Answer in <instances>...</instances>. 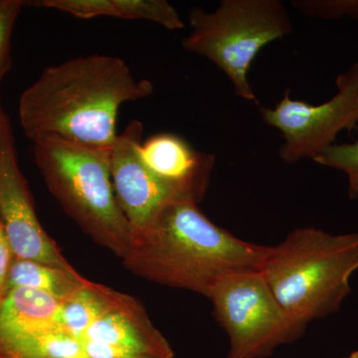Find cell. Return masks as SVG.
<instances>
[{
	"mask_svg": "<svg viewBox=\"0 0 358 358\" xmlns=\"http://www.w3.org/2000/svg\"><path fill=\"white\" fill-rule=\"evenodd\" d=\"M173 357L140 301L89 280L24 333L0 339V358Z\"/></svg>",
	"mask_w": 358,
	"mask_h": 358,
	"instance_id": "1",
	"label": "cell"
},
{
	"mask_svg": "<svg viewBox=\"0 0 358 358\" xmlns=\"http://www.w3.org/2000/svg\"><path fill=\"white\" fill-rule=\"evenodd\" d=\"M152 93V82L136 79L122 59L99 54L73 58L46 68L23 92L20 126L33 143L55 140L110 148L117 140L122 103Z\"/></svg>",
	"mask_w": 358,
	"mask_h": 358,
	"instance_id": "2",
	"label": "cell"
},
{
	"mask_svg": "<svg viewBox=\"0 0 358 358\" xmlns=\"http://www.w3.org/2000/svg\"><path fill=\"white\" fill-rule=\"evenodd\" d=\"M192 197L167 203L147 228L131 237L122 260L150 281L208 298L224 278L261 271L268 247L244 241L211 222Z\"/></svg>",
	"mask_w": 358,
	"mask_h": 358,
	"instance_id": "3",
	"label": "cell"
},
{
	"mask_svg": "<svg viewBox=\"0 0 358 358\" xmlns=\"http://www.w3.org/2000/svg\"><path fill=\"white\" fill-rule=\"evenodd\" d=\"M357 270L358 232L333 235L303 227L268 247L261 272L282 308L307 327L341 308Z\"/></svg>",
	"mask_w": 358,
	"mask_h": 358,
	"instance_id": "4",
	"label": "cell"
},
{
	"mask_svg": "<svg viewBox=\"0 0 358 358\" xmlns=\"http://www.w3.org/2000/svg\"><path fill=\"white\" fill-rule=\"evenodd\" d=\"M33 143L35 164L61 206L94 241L122 258L131 229L113 187L112 148L55 140Z\"/></svg>",
	"mask_w": 358,
	"mask_h": 358,
	"instance_id": "5",
	"label": "cell"
},
{
	"mask_svg": "<svg viewBox=\"0 0 358 358\" xmlns=\"http://www.w3.org/2000/svg\"><path fill=\"white\" fill-rule=\"evenodd\" d=\"M186 50L204 56L225 73L235 93L258 103L248 80L252 62L271 42L293 31L287 7L280 0H223L215 11L193 8Z\"/></svg>",
	"mask_w": 358,
	"mask_h": 358,
	"instance_id": "6",
	"label": "cell"
},
{
	"mask_svg": "<svg viewBox=\"0 0 358 358\" xmlns=\"http://www.w3.org/2000/svg\"><path fill=\"white\" fill-rule=\"evenodd\" d=\"M214 317L227 334V358H265L303 336L300 324L277 300L261 271L224 278L208 296Z\"/></svg>",
	"mask_w": 358,
	"mask_h": 358,
	"instance_id": "7",
	"label": "cell"
},
{
	"mask_svg": "<svg viewBox=\"0 0 358 358\" xmlns=\"http://www.w3.org/2000/svg\"><path fill=\"white\" fill-rule=\"evenodd\" d=\"M336 84L338 93L322 105L293 100L288 90L274 109L261 108L264 122L282 134L279 155L287 164L315 159L343 129L358 124V60L338 75Z\"/></svg>",
	"mask_w": 358,
	"mask_h": 358,
	"instance_id": "8",
	"label": "cell"
},
{
	"mask_svg": "<svg viewBox=\"0 0 358 358\" xmlns=\"http://www.w3.org/2000/svg\"><path fill=\"white\" fill-rule=\"evenodd\" d=\"M0 223L13 258L69 272L76 271L37 218L31 194L18 166L13 129L6 114L0 129Z\"/></svg>",
	"mask_w": 358,
	"mask_h": 358,
	"instance_id": "9",
	"label": "cell"
},
{
	"mask_svg": "<svg viewBox=\"0 0 358 358\" xmlns=\"http://www.w3.org/2000/svg\"><path fill=\"white\" fill-rule=\"evenodd\" d=\"M143 134V124L134 120L117 134L110 150L113 187L117 203L131 226V237L147 228L157 214L173 199L180 196L194 199L162 180L143 164L140 152Z\"/></svg>",
	"mask_w": 358,
	"mask_h": 358,
	"instance_id": "10",
	"label": "cell"
},
{
	"mask_svg": "<svg viewBox=\"0 0 358 358\" xmlns=\"http://www.w3.org/2000/svg\"><path fill=\"white\" fill-rule=\"evenodd\" d=\"M141 157L162 180L194 197L203 199L215 164V155L197 152L179 136L159 134L143 141Z\"/></svg>",
	"mask_w": 358,
	"mask_h": 358,
	"instance_id": "11",
	"label": "cell"
},
{
	"mask_svg": "<svg viewBox=\"0 0 358 358\" xmlns=\"http://www.w3.org/2000/svg\"><path fill=\"white\" fill-rule=\"evenodd\" d=\"M30 6L57 9L82 20L110 16L152 21L169 30L185 27L176 9L166 0H37Z\"/></svg>",
	"mask_w": 358,
	"mask_h": 358,
	"instance_id": "12",
	"label": "cell"
},
{
	"mask_svg": "<svg viewBox=\"0 0 358 358\" xmlns=\"http://www.w3.org/2000/svg\"><path fill=\"white\" fill-rule=\"evenodd\" d=\"M86 280L77 271L69 272L35 261L13 258L7 279V291L14 288L37 289L64 299Z\"/></svg>",
	"mask_w": 358,
	"mask_h": 358,
	"instance_id": "13",
	"label": "cell"
},
{
	"mask_svg": "<svg viewBox=\"0 0 358 358\" xmlns=\"http://www.w3.org/2000/svg\"><path fill=\"white\" fill-rule=\"evenodd\" d=\"M315 162L338 169L348 176V196L358 199V141L350 145H331L313 159Z\"/></svg>",
	"mask_w": 358,
	"mask_h": 358,
	"instance_id": "14",
	"label": "cell"
},
{
	"mask_svg": "<svg viewBox=\"0 0 358 358\" xmlns=\"http://www.w3.org/2000/svg\"><path fill=\"white\" fill-rule=\"evenodd\" d=\"M24 3L22 0H0V81L11 67V34Z\"/></svg>",
	"mask_w": 358,
	"mask_h": 358,
	"instance_id": "15",
	"label": "cell"
},
{
	"mask_svg": "<svg viewBox=\"0 0 358 358\" xmlns=\"http://www.w3.org/2000/svg\"><path fill=\"white\" fill-rule=\"evenodd\" d=\"M292 3L306 15L329 20L348 16L358 20V0H296Z\"/></svg>",
	"mask_w": 358,
	"mask_h": 358,
	"instance_id": "16",
	"label": "cell"
},
{
	"mask_svg": "<svg viewBox=\"0 0 358 358\" xmlns=\"http://www.w3.org/2000/svg\"><path fill=\"white\" fill-rule=\"evenodd\" d=\"M13 260V254L4 234L3 227L0 223V301L7 292V279L9 268Z\"/></svg>",
	"mask_w": 358,
	"mask_h": 358,
	"instance_id": "17",
	"label": "cell"
},
{
	"mask_svg": "<svg viewBox=\"0 0 358 358\" xmlns=\"http://www.w3.org/2000/svg\"><path fill=\"white\" fill-rule=\"evenodd\" d=\"M343 358H358V352H352V355H348V357Z\"/></svg>",
	"mask_w": 358,
	"mask_h": 358,
	"instance_id": "18",
	"label": "cell"
},
{
	"mask_svg": "<svg viewBox=\"0 0 358 358\" xmlns=\"http://www.w3.org/2000/svg\"><path fill=\"white\" fill-rule=\"evenodd\" d=\"M4 113L2 112L1 108H0V129H1V122H2V117H3Z\"/></svg>",
	"mask_w": 358,
	"mask_h": 358,
	"instance_id": "19",
	"label": "cell"
}]
</instances>
